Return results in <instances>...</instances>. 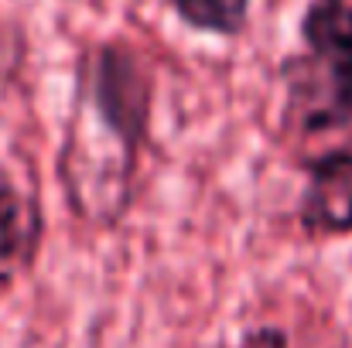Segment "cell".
Returning <instances> with one entry per match:
<instances>
[{"label":"cell","instance_id":"1","mask_svg":"<svg viewBox=\"0 0 352 348\" xmlns=\"http://www.w3.org/2000/svg\"><path fill=\"white\" fill-rule=\"evenodd\" d=\"M151 76L133 48L107 41L79 65V96L62 150V181L89 226H117L133 195L151 119Z\"/></svg>","mask_w":352,"mask_h":348},{"label":"cell","instance_id":"2","mask_svg":"<svg viewBox=\"0 0 352 348\" xmlns=\"http://www.w3.org/2000/svg\"><path fill=\"white\" fill-rule=\"evenodd\" d=\"M305 55L284 65V119L322 154L352 137V0H311L301 17Z\"/></svg>","mask_w":352,"mask_h":348},{"label":"cell","instance_id":"3","mask_svg":"<svg viewBox=\"0 0 352 348\" xmlns=\"http://www.w3.org/2000/svg\"><path fill=\"white\" fill-rule=\"evenodd\" d=\"M308 185L298 205V222L311 235L352 232V147H336L305 161Z\"/></svg>","mask_w":352,"mask_h":348},{"label":"cell","instance_id":"4","mask_svg":"<svg viewBox=\"0 0 352 348\" xmlns=\"http://www.w3.org/2000/svg\"><path fill=\"white\" fill-rule=\"evenodd\" d=\"M41 209L34 192L0 181V277L28 270L41 246Z\"/></svg>","mask_w":352,"mask_h":348},{"label":"cell","instance_id":"5","mask_svg":"<svg viewBox=\"0 0 352 348\" xmlns=\"http://www.w3.org/2000/svg\"><path fill=\"white\" fill-rule=\"evenodd\" d=\"M175 14L195 31L239 34L250 17V0H171Z\"/></svg>","mask_w":352,"mask_h":348},{"label":"cell","instance_id":"6","mask_svg":"<svg viewBox=\"0 0 352 348\" xmlns=\"http://www.w3.org/2000/svg\"><path fill=\"white\" fill-rule=\"evenodd\" d=\"M236 348H352L346 335L332 328H287V325H253L243 332Z\"/></svg>","mask_w":352,"mask_h":348}]
</instances>
